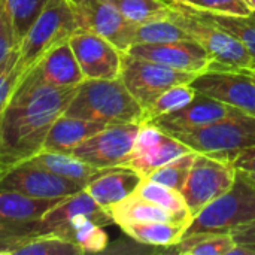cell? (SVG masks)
Masks as SVG:
<instances>
[{
  "label": "cell",
  "instance_id": "6",
  "mask_svg": "<svg viewBox=\"0 0 255 255\" xmlns=\"http://www.w3.org/2000/svg\"><path fill=\"white\" fill-rule=\"evenodd\" d=\"M79 30L76 15L67 0H48L43 10L19 42V63L28 72L43 54L66 42Z\"/></svg>",
  "mask_w": 255,
  "mask_h": 255
},
{
  "label": "cell",
  "instance_id": "34",
  "mask_svg": "<svg viewBox=\"0 0 255 255\" xmlns=\"http://www.w3.org/2000/svg\"><path fill=\"white\" fill-rule=\"evenodd\" d=\"M22 75L24 70L19 63V46H18L0 63V115L6 108L7 102L10 100Z\"/></svg>",
  "mask_w": 255,
  "mask_h": 255
},
{
  "label": "cell",
  "instance_id": "12",
  "mask_svg": "<svg viewBox=\"0 0 255 255\" xmlns=\"http://www.w3.org/2000/svg\"><path fill=\"white\" fill-rule=\"evenodd\" d=\"M69 43L85 79L120 78L123 51L111 40L94 31L79 28L70 36Z\"/></svg>",
  "mask_w": 255,
  "mask_h": 255
},
{
  "label": "cell",
  "instance_id": "11",
  "mask_svg": "<svg viewBox=\"0 0 255 255\" xmlns=\"http://www.w3.org/2000/svg\"><path fill=\"white\" fill-rule=\"evenodd\" d=\"M191 85L197 93L255 117V81L242 69H209L199 73Z\"/></svg>",
  "mask_w": 255,
  "mask_h": 255
},
{
  "label": "cell",
  "instance_id": "40",
  "mask_svg": "<svg viewBox=\"0 0 255 255\" xmlns=\"http://www.w3.org/2000/svg\"><path fill=\"white\" fill-rule=\"evenodd\" d=\"M245 1H247V4L251 7V10L255 12V0H245Z\"/></svg>",
  "mask_w": 255,
  "mask_h": 255
},
{
  "label": "cell",
  "instance_id": "35",
  "mask_svg": "<svg viewBox=\"0 0 255 255\" xmlns=\"http://www.w3.org/2000/svg\"><path fill=\"white\" fill-rule=\"evenodd\" d=\"M190 7L215 12V13H226V15H251L253 10L247 4L245 0H178Z\"/></svg>",
  "mask_w": 255,
  "mask_h": 255
},
{
  "label": "cell",
  "instance_id": "16",
  "mask_svg": "<svg viewBox=\"0 0 255 255\" xmlns=\"http://www.w3.org/2000/svg\"><path fill=\"white\" fill-rule=\"evenodd\" d=\"M25 73H31L43 84L63 88L78 87L85 79L69 40L51 48Z\"/></svg>",
  "mask_w": 255,
  "mask_h": 255
},
{
  "label": "cell",
  "instance_id": "32",
  "mask_svg": "<svg viewBox=\"0 0 255 255\" xmlns=\"http://www.w3.org/2000/svg\"><path fill=\"white\" fill-rule=\"evenodd\" d=\"M48 0H3L18 43L46 6Z\"/></svg>",
  "mask_w": 255,
  "mask_h": 255
},
{
  "label": "cell",
  "instance_id": "41",
  "mask_svg": "<svg viewBox=\"0 0 255 255\" xmlns=\"http://www.w3.org/2000/svg\"><path fill=\"white\" fill-rule=\"evenodd\" d=\"M251 248H253V250H254V251H255V245H253V247H251Z\"/></svg>",
  "mask_w": 255,
  "mask_h": 255
},
{
  "label": "cell",
  "instance_id": "13",
  "mask_svg": "<svg viewBox=\"0 0 255 255\" xmlns=\"http://www.w3.org/2000/svg\"><path fill=\"white\" fill-rule=\"evenodd\" d=\"M0 190L16 191L34 199H64L72 196L84 187L63 179L49 170H45L36 164L24 161L0 178Z\"/></svg>",
  "mask_w": 255,
  "mask_h": 255
},
{
  "label": "cell",
  "instance_id": "14",
  "mask_svg": "<svg viewBox=\"0 0 255 255\" xmlns=\"http://www.w3.org/2000/svg\"><path fill=\"white\" fill-rule=\"evenodd\" d=\"M127 52L139 58L191 73L206 72L212 64L205 48L193 39L164 43H134Z\"/></svg>",
  "mask_w": 255,
  "mask_h": 255
},
{
  "label": "cell",
  "instance_id": "37",
  "mask_svg": "<svg viewBox=\"0 0 255 255\" xmlns=\"http://www.w3.org/2000/svg\"><path fill=\"white\" fill-rule=\"evenodd\" d=\"M232 164L235 169L241 170L244 175H247L251 181L255 182V145L241 151L233 158Z\"/></svg>",
  "mask_w": 255,
  "mask_h": 255
},
{
  "label": "cell",
  "instance_id": "15",
  "mask_svg": "<svg viewBox=\"0 0 255 255\" xmlns=\"http://www.w3.org/2000/svg\"><path fill=\"white\" fill-rule=\"evenodd\" d=\"M238 112H242V111H238L206 94L197 93L196 97L184 108L173 111L170 114H166L163 117H158L149 123L155 124L166 133H172V131L199 128L214 121L235 115Z\"/></svg>",
  "mask_w": 255,
  "mask_h": 255
},
{
  "label": "cell",
  "instance_id": "27",
  "mask_svg": "<svg viewBox=\"0 0 255 255\" xmlns=\"http://www.w3.org/2000/svg\"><path fill=\"white\" fill-rule=\"evenodd\" d=\"M13 255H82V251L66 238L45 232L28 236Z\"/></svg>",
  "mask_w": 255,
  "mask_h": 255
},
{
  "label": "cell",
  "instance_id": "25",
  "mask_svg": "<svg viewBox=\"0 0 255 255\" xmlns=\"http://www.w3.org/2000/svg\"><path fill=\"white\" fill-rule=\"evenodd\" d=\"M236 241L232 233H194L175 245V253L184 255H229Z\"/></svg>",
  "mask_w": 255,
  "mask_h": 255
},
{
  "label": "cell",
  "instance_id": "4",
  "mask_svg": "<svg viewBox=\"0 0 255 255\" xmlns=\"http://www.w3.org/2000/svg\"><path fill=\"white\" fill-rule=\"evenodd\" d=\"M167 1L170 3L169 18L182 27L209 54L212 60L209 69H245L254 66V58L238 37L200 18L190 6L178 0Z\"/></svg>",
  "mask_w": 255,
  "mask_h": 255
},
{
  "label": "cell",
  "instance_id": "36",
  "mask_svg": "<svg viewBox=\"0 0 255 255\" xmlns=\"http://www.w3.org/2000/svg\"><path fill=\"white\" fill-rule=\"evenodd\" d=\"M18 46L19 43L16 40L10 18L6 12L3 0H0V63Z\"/></svg>",
  "mask_w": 255,
  "mask_h": 255
},
{
  "label": "cell",
  "instance_id": "9",
  "mask_svg": "<svg viewBox=\"0 0 255 255\" xmlns=\"http://www.w3.org/2000/svg\"><path fill=\"white\" fill-rule=\"evenodd\" d=\"M139 128L140 123L106 126L79 143L72 154L99 170L123 166L133 149Z\"/></svg>",
  "mask_w": 255,
  "mask_h": 255
},
{
  "label": "cell",
  "instance_id": "42",
  "mask_svg": "<svg viewBox=\"0 0 255 255\" xmlns=\"http://www.w3.org/2000/svg\"><path fill=\"white\" fill-rule=\"evenodd\" d=\"M254 66H255V64H254Z\"/></svg>",
  "mask_w": 255,
  "mask_h": 255
},
{
  "label": "cell",
  "instance_id": "39",
  "mask_svg": "<svg viewBox=\"0 0 255 255\" xmlns=\"http://www.w3.org/2000/svg\"><path fill=\"white\" fill-rule=\"evenodd\" d=\"M244 72H247L253 79L255 81V66H253V67H245V69H242Z\"/></svg>",
  "mask_w": 255,
  "mask_h": 255
},
{
  "label": "cell",
  "instance_id": "33",
  "mask_svg": "<svg viewBox=\"0 0 255 255\" xmlns=\"http://www.w3.org/2000/svg\"><path fill=\"white\" fill-rule=\"evenodd\" d=\"M196 154H197L196 151L187 152V154L175 158L173 161L155 169L146 178L154 182H158V184H163L166 187L181 191L185 185V181H187L190 169L194 163Z\"/></svg>",
  "mask_w": 255,
  "mask_h": 255
},
{
  "label": "cell",
  "instance_id": "17",
  "mask_svg": "<svg viewBox=\"0 0 255 255\" xmlns=\"http://www.w3.org/2000/svg\"><path fill=\"white\" fill-rule=\"evenodd\" d=\"M143 176L131 167L115 166L99 170L87 184V193L105 209H111L118 202L133 194Z\"/></svg>",
  "mask_w": 255,
  "mask_h": 255
},
{
  "label": "cell",
  "instance_id": "18",
  "mask_svg": "<svg viewBox=\"0 0 255 255\" xmlns=\"http://www.w3.org/2000/svg\"><path fill=\"white\" fill-rule=\"evenodd\" d=\"M114 223L120 227L126 224L134 223H146V221H167V223H187L190 224L191 215H179L170 212L149 200L142 199L136 193L130 194L124 200L118 202L109 209Z\"/></svg>",
  "mask_w": 255,
  "mask_h": 255
},
{
  "label": "cell",
  "instance_id": "26",
  "mask_svg": "<svg viewBox=\"0 0 255 255\" xmlns=\"http://www.w3.org/2000/svg\"><path fill=\"white\" fill-rule=\"evenodd\" d=\"M196 15L200 18L218 25L220 28L229 31L235 37H238L244 46L248 49L251 57L255 61V12L251 15L242 16V15H226V13H215V12H206V10H199L194 9Z\"/></svg>",
  "mask_w": 255,
  "mask_h": 255
},
{
  "label": "cell",
  "instance_id": "2",
  "mask_svg": "<svg viewBox=\"0 0 255 255\" xmlns=\"http://www.w3.org/2000/svg\"><path fill=\"white\" fill-rule=\"evenodd\" d=\"M64 114L105 126L142 123L143 120V108L120 78L84 79L76 87Z\"/></svg>",
  "mask_w": 255,
  "mask_h": 255
},
{
  "label": "cell",
  "instance_id": "8",
  "mask_svg": "<svg viewBox=\"0 0 255 255\" xmlns=\"http://www.w3.org/2000/svg\"><path fill=\"white\" fill-rule=\"evenodd\" d=\"M235 176L236 169L232 163L197 152L185 185L181 190L190 214L194 217L206 205L230 190Z\"/></svg>",
  "mask_w": 255,
  "mask_h": 255
},
{
  "label": "cell",
  "instance_id": "10",
  "mask_svg": "<svg viewBox=\"0 0 255 255\" xmlns=\"http://www.w3.org/2000/svg\"><path fill=\"white\" fill-rule=\"evenodd\" d=\"M67 1L76 15L79 28H85L106 37L123 52H127L128 48L134 43L139 24L124 18L109 0Z\"/></svg>",
  "mask_w": 255,
  "mask_h": 255
},
{
  "label": "cell",
  "instance_id": "21",
  "mask_svg": "<svg viewBox=\"0 0 255 255\" xmlns=\"http://www.w3.org/2000/svg\"><path fill=\"white\" fill-rule=\"evenodd\" d=\"M27 161L45 170H49L51 173L63 179L75 182L84 188L99 172V169L87 164L85 161H82L81 158L69 152H54V151L42 149L40 152H37L34 157H31Z\"/></svg>",
  "mask_w": 255,
  "mask_h": 255
},
{
  "label": "cell",
  "instance_id": "22",
  "mask_svg": "<svg viewBox=\"0 0 255 255\" xmlns=\"http://www.w3.org/2000/svg\"><path fill=\"white\" fill-rule=\"evenodd\" d=\"M52 233H57L75 244L82 254H94L106 250L109 238L103 227L84 215H73L57 226Z\"/></svg>",
  "mask_w": 255,
  "mask_h": 255
},
{
  "label": "cell",
  "instance_id": "31",
  "mask_svg": "<svg viewBox=\"0 0 255 255\" xmlns=\"http://www.w3.org/2000/svg\"><path fill=\"white\" fill-rule=\"evenodd\" d=\"M190 39L191 36L167 16V18L139 24L136 30L134 43H164V42H178V40H190Z\"/></svg>",
  "mask_w": 255,
  "mask_h": 255
},
{
  "label": "cell",
  "instance_id": "23",
  "mask_svg": "<svg viewBox=\"0 0 255 255\" xmlns=\"http://www.w3.org/2000/svg\"><path fill=\"white\" fill-rule=\"evenodd\" d=\"M193 149L185 145L184 142L178 140L176 137L166 134L164 139L154 146L148 148L143 152L139 154H130L128 158L124 161L123 166L131 167L136 172H139L143 178H146L149 173H152L155 169L173 161L175 158L191 152Z\"/></svg>",
  "mask_w": 255,
  "mask_h": 255
},
{
  "label": "cell",
  "instance_id": "5",
  "mask_svg": "<svg viewBox=\"0 0 255 255\" xmlns=\"http://www.w3.org/2000/svg\"><path fill=\"white\" fill-rule=\"evenodd\" d=\"M167 134L184 142L196 152L232 163L241 151L255 145V117L238 112L199 128Z\"/></svg>",
  "mask_w": 255,
  "mask_h": 255
},
{
  "label": "cell",
  "instance_id": "7",
  "mask_svg": "<svg viewBox=\"0 0 255 255\" xmlns=\"http://www.w3.org/2000/svg\"><path fill=\"white\" fill-rule=\"evenodd\" d=\"M197 75L199 73L176 70L164 64L123 52L120 79L143 111L151 106L161 93L179 84H190Z\"/></svg>",
  "mask_w": 255,
  "mask_h": 255
},
{
  "label": "cell",
  "instance_id": "20",
  "mask_svg": "<svg viewBox=\"0 0 255 255\" xmlns=\"http://www.w3.org/2000/svg\"><path fill=\"white\" fill-rule=\"evenodd\" d=\"M61 199H34L16 191L0 190V223H37Z\"/></svg>",
  "mask_w": 255,
  "mask_h": 255
},
{
  "label": "cell",
  "instance_id": "29",
  "mask_svg": "<svg viewBox=\"0 0 255 255\" xmlns=\"http://www.w3.org/2000/svg\"><path fill=\"white\" fill-rule=\"evenodd\" d=\"M124 18L134 24L167 18L170 3L167 0H109Z\"/></svg>",
  "mask_w": 255,
  "mask_h": 255
},
{
  "label": "cell",
  "instance_id": "38",
  "mask_svg": "<svg viewBox=\"0 0 255 255\" xmlns=\"http://www.w3.org/2000/svg\"><path fill=\"white\" fill-rule=\"evenodd\" d=\"M232 235H233L236 244L253 247V245H255V221L251 224H247V226L236 229L235 232H232Z\"/></svg>",
  "mask_w": 255,
  "mask_h": 255
},
{
  "label": "cell",
  "instance_id": "19",
  "mask_svg": "<svg viewBox=\"0 0 255 255\" xmlns=\"http://www.w3.org/2000/svg\"><path fill=\"white\" fill-rule=\"evenodd\" d=\"M103 127L106 126L63 114L51 126L43 143V149L72 154L79 143H82L94 133L100 131Z\"/></svg>",
  "mask_w": 255,
  "mask_h": 255
},
{
  "label": "cell",
  "instance_id": "30",
  "mask_svg": "<svg viewBox=\"0 0 255 255\" xmlns=\"http://www.w3.org/2000/svg\"><path fill=\"white\" fill-rule=\"evenodd\" d=\"M134 193L140 196L142 199L149 200L170 212H175L179 215H191L181 191L166 187L163 184L154 182L148 178H143V181L140 182V185L137 187Z\"/></svg>",
  "mask_w": 255,
  "mask_h": 255
},
{
  "label": "cell",
  "instance_id": "28",
  "mask_svg": "<svg viewBox=\"0 0 255 255\" xmlns=\"http://www.w3.org/2000/svg\"><path fill=\"white\" fill-rule=\"evenodd\" d=\"M196 94H197V91L191 85V82L179 84V85H175V87L166 90L154 100V103L151 106H148L143 111L142 123H149L158 117H163L166 114H170L173 111L184 108L196 97Z\"/></svg>",
  "mask_w": 255,
  "mask_h": 255
},
{
  "label": "cell",
  "instance_id": "3",
  "mask_svg": "<svg viewBox=\"0 0 255 255\" xmlns=\"http://www.w3.org/2000/svg\"><path fill=\"white\" fill-rule=\"evenodd\" d=\"M254 221L255 182L236 169L232 188L196 214L182 238L194 233H232Z\"/></svg>",
  "mask_w": 255,
  "mask_h": 255
},
{
  "label": "cell",
  "instance_id": "24",
  "mask_svg": "<svg viewBox=\"0 0 255 255\" xmlns=\"http://www.w3.org/2000/svg\"><path fill=\"white\" fill-rule=\"evenodd\" d=\"M187 223L146 221L123 226V232L139 244L149 247H175L184 236Z\"/></svg>",
  "mask_w": 255,
  "mask_h": 255
},
{
  "label": "cell",
  "instance_id": "1",
  "mask_svg": "<svg viewBox=\"0 0 255 255\" xmlns=\"http://www.w3.org/2000/svg\"><path fill=\"white\" fill-rule=\"evenodd\" d=\"M76 87H52L24 73L0 115V178L43 149L54 121L63 115Z\"/></svg>",
  "mask_w": 255,
  "mask_h": 255
}]
</instances>
